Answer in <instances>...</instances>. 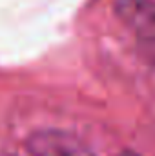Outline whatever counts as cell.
<instances>
[{
    "label": "cell",
    "mask_w": 155,
    "mask_h": 156,
    "mask_svg": "<svg viewBox=\"0 0 155 156\" xmlns=\"http://www.w3.org/2000/svg\"><path fill=\"white\" fill-rule=\"evenodd\" d=\"M29 156H95L86 144L66 131H37L28 140Z\"/></svg>",
    "instance_id": "6da1fadb"
},
{
    "label": "cell",
    "mask_w": 155,
    "mask_h": 156,
    "mask_svg": "<svg viewBox=\"0 0 155 156\" xmlns=\"http://www.w3.org/2000/svg\"><path fill=\"white\" fill-rule=\"evenodd\" d=\"M120 156H139V154H137V153H133V151H124Z\"/></svg>",
    "instance_id": "277c9868"
},
{
    "label": "cell",
    "mask_w": 155,
    "mask_h": 156,
    "mask_svg": "<svg viewBox=\"0 0 155 156\" xmlns=\"http://www.w3.org/2000/svg\"><path fill=\"white\" fill-rule=\"evenodd\" d=\"M141 45H142V53H144V56L155 64V37L153 38H144L141 40Z\"/></svg>",
    "instance_id": "3957f363"
},
{
    "label": "cell",
    "mask_w": 155,
    "mask_h": 156,
    "mask_svg": "<svg viewBox=\"0 0 155 156\" xmlns=\"http://www.w3.org/2000/svg\"><path fill=\"white\" fill-rule=\"evenodd\" d=\"M115 15L139 40L155 37V0H115Z\"/></svg>",
    "instance_id": "7a4b0ae2"
},
{
    "label": "cell",
    "mask_w": 155,
    "mask_h": 156,
    "mask_svg": "<svg viewBox=\"0 0 155 156\" xmlns=\"http://www.w3.org/2000/svg\"><path fill=\"white\" fill-rule=\"evenodd\" d=\"M4 156H11V154H4Z\"/></svg>",
    "instance_id": "5b68a950"
}]
</instances>
